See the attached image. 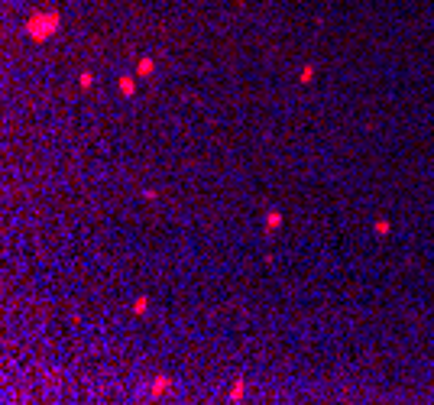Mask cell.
<instances>
[{"label":"cell","mask_w":434,"mask_h":405,"mask_svg":"<svg viewBox=\"0 0 434 405\" xmlns=\"http://www.w3.org/2000/svg\"><path fill=\"white\" fill-rule=\"evenodd\" d=\"M279 227H282V214H279L276 208H272L269 214H266V234H272V230H279Z\"/></svg>","instance_id":"6"},{"label":"cell","mask_w":434,"mask_h":405,"mask_svg":"<svg viewBox=\"0 0 434 405\" xmlns=\"http://www.w3.org/2000/svg\"><path fill=\"white\" fill-rule=\"evenodd\" d=\"M130 312L133 314H146L149 312V295H136V302L130 305Z\"/></svg>","instance_id":"7"},{"label":"cell","mask_w":434,"mask_h":405,"mask_svg":"<svg viewBox=\"0 0 434 405\" xmlns=\"http://www.w3.org/2000/svg\"><path fill=\"white\" fill-rule=\"evenodd\" d=\"M117 88H120V94H124V97H133V94H136V81H133V75H120Z\"/></svg>","instance_id":"4"},{"label":"cell","mask_w":434,"mask_h":405,"mask_svg":"<svg viewBox=\"0 0 434 405\" xmlns=\"http://www.w3.org/2000/svg\"><path fill=\"white\" fill-rule=\"evenodd\" d=\"M153 71H155V62H153V59H149V55H143L140 62H136V75H143V78H149Z\"/></svg>","instance_id":"5"},{"label":"cell","mask_w":434,"mask_h":405,"mask_svg":"<svg viewBox=\"0 0 434 405\" xmlns=\"http://www.w3.org/2000/svg\"><path fill=\"white\" fill-rule=\"evenodd\" d=\"M175 382H172V376H165V373H155V379L149 382V399H162L165 392L172 389Z\"/></svg>","instance_id":"2"},{"label":"cell","mask_w":434,"mask_h":405,"mask_svg":"<svg viewBox=\"0 0 434 405\" xmlns=\"http://www.w3.org/2000/svg\"><path fill=\"white\" fill-rule=\"evenodd\" d=\"M372 230H376V234H379V237H386L389 230H392V224H389L386 218H376V224H372Z\"/></svg>","instance_id":"9"},{"label":"cell","mask_w":434,"mask_h":405,"mask_svg":"<svg viewBox=\"0 0 434 405\" xmlns=\"http://www.w3.org/2000/svg\"><path fill=\"white\" fill-rule=\"evenodd\" d=\"M314 81V65H305L302 68V85H311Z\"/></svg>","instance_id":"10"},{"label":"cell","mask_w":434,"mask_h":405,"mask_svg":"<svg viewBox=\"0 0 434 405\" xmlns=\"http://www.w3.org/2000/svg\"><path fill=\"white\" fill-rule=\"evenodd\" d=\"M143 198H146V201H155V198H159V191H153V188H146V191H143Z\"/></svg>","instance_id":"11"},{"label":"cell","mask_w":434,"mask_h":405,"mask_svg":"<svg viewBox=\"0 0 434 405\" xmlns=\"http://www.w3.org/2000/svg\"><path fill=\"white\" fill-rule=\"evenodd\" d=\"M78 88H81V91H91L94 88V71H81V75H78Z\"/></svg>","instance_id":"8"},{"label":"cell","mask_w":434,"mask_h":405,"mask_svg":"<svg viewBox=\"0 0 434 405\" xmlns=\"http://www.w3.org/2000/svg\"><path fill=\"white\" fill-rule=\"evenodd\" d=\"M243 392H247V382H243V376H237L230 392H227V402H243Z\"/></svg>","instance_id":"3"},{"label":"cell","mask_w":434,"mask_h":405,"mask_svg":"<svg viewBox=\"0 0 434 405\" xmlns=\"http://www.w3.org/2000/svg\"><path fill=\"white\" fill-rule=\"evenodd\" d=\"M59 30H62V13H59V10H36V13L26 16V23H23V32L30 36V42H36V46H42L46 39H52Z\"/></svg>","instance_id":"1"}]
</instances>
